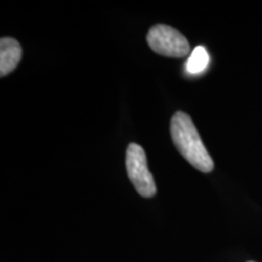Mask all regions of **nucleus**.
Instances as JSON below:
<instances>
[{
	"label": "nucleus",
	"mask_w": 262,
	"mask_h": 262,
	"mask_svg": "<svg viewBox=\"0 0 262 262\" xmlns=\"http://www.w3.org/2000/svg\"><path fill=\"white\" fill-rule=\"evenodd\" d=\"M170 130L176 148L192 166L205 173L214 170V160L187 113L178 111L173 114Z\"/></svg>",
	"instance_id": "f257e3e1"
},
{
	"label": "nucleus",
	"mask_w": 262,
	"mask_h": 262,
	"mask_svg": "<svg viewBox=\"0 0 262 262\" xmlns=\"http://www.w3.org/2000/svg\"><path fill=\"white\" fill-rule=\"evenodd\" d=\"M126 171L134 187L140 195L150 198L156 194L157 187L147 165L146 153L137 143H130L126 150Z\"/></svg>",
	"instance_id": "f03ea898"
},
{
	"label": "nucleus",
	"mask_w": 262,
	"mask_h": 262,
	"mask_svg": "<svg viewBox=\"0 0 262 262\" xmlns=\"http://www.w3.org/2000/svg\"><path fill=\"white\" fill-rule=\"evenodd\" d=\"M149 48L168 57H183L189 54V42L179 31L166 25H156L147 34Z\"/></svg>",
	"instance_id": "7ed1b4c3"
},
{
	"label": "nucleus",
	"mask_w": 262,
	"mask_h": 262,
	"mask_svg": "<svg viewBox=\"0 0 262 262\" xmlns=\"http://www.w3.org/2000/svg\"><path fill=\"white\" fill-rule=\"evenodd\" d=\"M22 57V48L14 38L0 40V75L5 77L17 67Z\"/></svg>",
	"instance_id": "20e7f679"
},
{
	"label": "nucleus",
	"mask_w": 262,
	"mask_h": 262,
	"mask_svg": "<svg viewBox=\"0 0 262 262\" xmlns=\"http://www.w3.org/2000/svg\"><path fill=\"white\" fill-rule=\"evenodd\" d=\"M209 62H210V56L204 47H196L192 51L187 63H186V70L191 74H199L203 73L208 68Z\"/></svg>",
	"instance_id": "39448f33"
}]
</instances>
